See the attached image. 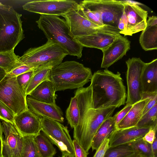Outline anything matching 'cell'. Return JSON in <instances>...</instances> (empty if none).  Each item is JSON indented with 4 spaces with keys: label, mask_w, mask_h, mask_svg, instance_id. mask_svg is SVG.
<instances>
[{
    "label": "cell",
    "mask_w": 157,
    "mask_h": 157,
    "mask_svg": "<svg viewBox=\"0 0 157 157\" xmlns=\"http://www.w3.org/2000/svg\"><path fill=\"white\" fill-rule=\"evenodd\" d=\"M90 81L92 108H119L126 103V87L119 72L99 70L94 73Z\"/></svg>",
    "instance_id": "cell-2"
},
{
    "label": "cell",
    "mask_w": 157,
    "mask_h": 157,
    "mask_svg": "<svg viewBox=\"0 0 157 157\" xmlns=\"http://www.w3.org/2000/svg\"><path fill=\"white\" fill-rule=\"evenodd\" d=\"M41 119L28 109L15 115L14 124L23 136H35L41 131Z\"/></svg>",
    "instance_id": "cell-15"
},
{
    "label": "cell",
    "mask_w": 157,
    "mask_h": 157,
    "mask_svg": "<svg viewBox=\"0 0 157 157\" xmlns=\"http://www.w3.org/2000/svg\"><path fill=\"white\" fill-rule=\"evenodd\" d=\"M34 71L27 72L16 76L17 82L25 95L26 89L34 73Z\"/></svg>",
    "instance_id": "cell-34"
},
{
    "label": "cell",
    "mask_w": 157,
    "mask_h": 157,
    "mask_svg": "<svg viewBox=\"0 0 157 157\" xmlns=\"http://www.w3.org/2000/svg\"><path fill=\"white\" fill-rule=\"evenodd\" d=\"M129 144L134 152L132 157H154L151 144L144 140L142 137L137 139Z\"/></svg>",
    "instance_id": "cell-27"
},
{
    "label": "cell",
    "mask_w": 157,
    "mask_h": 157,
    "mask_svg": "<svg viewBox=\"0 0 157 157\" xmlns=\"http://www.w3.org/2000/svg\"><path fill=\"white\" fill-rule=\"evenodd\" d=\"M116 129L114 116L106 120L99 127L92 139L91 144L92 151L97 150L104 140L109 138Z\"/></svg>",
    "instance_id": "cell-24"
},
{
    "label": "cell",
    "mask_w": 157,
    "mask_h": 157,
    "mask_svg": "<svg viewBox=\"0 0 157 157\" xmlns=\"http://www.w3.org/2000/svg\"><path fill=\"white\" fill-rule=\"evenodd\" d=\"M3 139V135L2 131V124L0 120V157H2V143Z\"/></svg>",
    "instance_id": "cell-42"
},
{
    "label": "cell",
    "mask_w": 157,
    "mask_h": 157,
    "mask_svg": "<svg viewBox=\"0 0 157 157\" xmlns=\"http://www.w3.org/2000/svg\"><path fill=\"white\" fill-rule=\"evenodd\" d=\"M15 114L6 105L0 100V120L14 124Z\"/></svg>",
    "instance_id": "cell-33"
},
{
    "label": "cell",
    "mask_w": 157,
    "mask_h": 157,
    "mask_svg": "<svg viewBox=\"0 0 157 157\" xmlns=\"http://www.w3.org/2000/svg\"><path fill=\"white\" fill-rule=\"evenodd\" d=\"M126 63L127 93L125 103L133 105L142 99L141 77L146 63L139 58L132 57L126 61Z\"/></svg>",
    "instance_id": "cell-11"
},
{
    "label": "cell",
    "mask_w": 157,
    "mask_h": 157,
    "mask_svg": "<svg viewBox=\"0 0 157 157\" xmlns=\"http://www.w3.org/2000/svg\"><path fill=\"white\" fill-rule=\"evenodd\" d=\"M92 75L90 68L76 61H68L51 69L49 80L56 92L83 87Z\"/></svg>",
    "instance_id": "cell-4"
},
{
    "label": "cell",
    "mask_w": 157,
    "mask_h": 157,
    "mask_svg": "<svg viewBox=\"0 0 157 157\" xmlns=\"http://www.w3.org/2000/svg\"><path fill=\"white\" fill-rule=\"evenodd\" d=\"M2 157H4V156H3H3H2Z\"/></svg>",
    "instance_id": "cell-45"
},
{
    "label": "cell",
    "mask_w": 157,
    "mask_h": 157,
    "mask_svg": "<svg viewBox=\"0 0 157 157\" xmlns=\"http://www.w3.org/2000/svg\"><path fill=\"white\" fill-rule=\"evenodd\" d=\"M21 16L12 6L0 4V52L14 50L25 38Z\"/></svg>",
    "instance_id": "cell-5"
},
{
    "label": "cell",
    "mask_w": 157,
    "mask_h": 157,
    "mask_svg": "<svg viewBox=\"0 0 157 157\" xmlns=\"http://www.w3.org/2000/svg\"><path fill=\"white\" fill-rule=\"evenodd\" d=\"M5 135L2 143V155L4 157H19L21 150L23 136L14 125L1 121Z\"/></svg>",
    "instance_id": "cell-14"
},
{
    "label": "cell",
    "mask_w": 157,
    "mask_h": 157,
    "mask_svg": "<svg viewBox=\"0 0 157 157\" xmlns=\"http://www.w3.org/2000/svg\"><path fill=\"white\" fill-rule=\"evenodd\" d=\"M139 42L143 49L146 51L157 49V23L147 20L146 26L142 31Z\"/></svg>",
    "instance_id": "cell-23"
},
{
    "label": "cell",
    "mask_w": 157,
    "mask_h": 157,
    "mask_svg": "<svg viewBox=\"0 0 157 157\" xmlns=\"http://www.w3.org/2000/svg\"><path fill=\"white\" fill-rule=\"evenodd\" d=\"M68 53L59 45L49 40L39 47L27 50L17 61V66L25 64L36 69L53 68L62 62Z\"/></svg>",
    "instance_id": "cell-6"
},
{
    "label": "cell",
    "mask_w": 157,
    "mask_h": 157,
    "mask_svg": "<svg viewBox=\"0 0 157 157\" xmlns=\"http://www.w3.org/2000/svg\"><path fill=\"white\" fill-rule=\"evenodd\" d=\"M133 105L126 104L124 107L120 111L117 112L114 116L116 126L126 116L132 106Z\"/></svg>",
    "instance_id": "cell-36"
},
{
    "label": "cell",
    "mask_w": 157,
    "mask_h": 157,
    "mask_svg": "<svg viewBox=\"0 0 157 157\" xmlns=\"http://www.w3.org/2000/svg\"><path fill=\"white\" fill-rule=\"evenodd\" d=\"M36 22L48 40L59 45L69 55L78 59L82 57L83 47L70 35L65 19L57 16L43 15Z\"/></svg>",
    "instance_id": "cell-3"
},
{
    "label": "cell",
    "mask_w": 157,
    "mask_h": 157,
    "mask_svg": "<svg viewBox=\"0 0 157 157\" xmlns=\"http://www.w3.org/2000/svg\"><path fill=\"white\" fill-rule=\"evenodd\" d=\"M19 157H41L34 136H23L22 145Z\"/></svg>",
    "instance_id": "cell-28"
},
{
    "label": "cell",
    "mask_w": 157,
    "mask_h": 157,
    "mask_svg": "<svg viewBox=\"0 0 157 157\" xmlns=\"http://www.w3.org/2000/svg\"><path fill=\"white\" fill-rule=\"evenodd\" d=\"M79 6L94 14L104 25L117 29L124 10L122 0H84L81 1Z\"/></svg>",
    "instance_id": "cell-7"
},
{
    "label": "cell",
    "mask_w": 157,
    "mask_h": 157,
    "mask_svg": "<svg viewBox=\"0 0 157 157\" xmlns=\"http://www.w3.org/2000/svg\"><path fill=\"white\" fill-rule=\"evenodd\" d=\"M52 68L43 67L36 69L34 71V73L28 86L25 92L27 96L37 86L44 81L49 80Z\"/></svg>",
    "instance_id": "cell-26"
},
{
    "label": "cell",
    "mask_w": 157,
    "mask_h": 157,
    "mask_svg": "<svg viewBox=\"0 0 157 157\" xmlns=\"http://www.w3.org/2000/svg\"><path fill=\"white\" fill-rule=\"evenodd\" d=\"M122 1L124 3V11L126 20L124 36H132L144 30L147 25V11L128 1Z\"/></svg>",
    "instance_id": "cell-13"
},
{
    "label": "cell",
    "mask_w": 157,
    "mask_h": 157,
    "mask_svg": "<svg viewBox=\"0 0 157 157\" xmlns=\"http://www.w3.org/2000/svg\"><path fill=\"white\" fill-rule=\"evenodd\" d=\"M7 72L3 68L0 67V82L6 76Z\"/></svg>",
    "instance_id": "cell-44"
},
{
    "label": "cell",
    "mask_w": 157,
    "mask_h": 157,
    "mask_svg": "<svg viewBox=\"0 0 157 157\" xmlns=\"http://www.w3.org/2000/svg\"><path fill=\"white\" fill-rule=\"evenodd\" d=\"M151 97L147 98L133 105L126 116L116 126V129L136 126L142 116L144 108Z\"/></svg>",
    "instance_id": "cell-21"
},
{
    "label": "cell",
    "mask_w": 157,
    "mask_h": 157,
    "mask_svg": "<svg viewBox=\"0 0 157 157\" xmlns=\"http://www.w3.org/2000/svg\"><path fill=\"white\" fill-rule=\"evenodd\" d=\"M126 28V20L125 13L124 12L120 19L117 25V28L120 31V34L124 35Z\"/></svg>",
    "instance_id": "cell-40"
},
{
    "label": "cell",
    "mask_w": 157,
    "mask_h": 157,
    "mask_svg": "<svg viewBox=\"0 0 157 157\" xmlns=\"http://www.w3.org/2000/svg\"><path fill=\"white\" fill-rule=\"evenodd\" d=\"M150 128H140L136 126L114 131L109 137V147L129 143L143 137Z\"/></svg>",
    "instance_id": "cell-19"
},
{
    "label": "cell",
    "mask_w": 157,
    "mask_h": 157,
    "mask_svg": "<svg viewBox=\"0 0 157 157\" xmlns=\"http://www.w3.org/2000/svg\"><path fill=\"white\" fill-rule=\"evenodd\" d=\"M157 129L150 128L146 134L142 137L143 140L151 144L154 141L156 135Z\"/></svg>",
    "instance_id": "cell-39"
},
{
    "label": "cell",
    "mask_w": 157,
    "mask_h": 157,
    "mask_svg": "<svg viewBox=\"0 0 157 157\" xmlns=\"http://www.w3.org/2000/svg\"><path fill=\"white\" fill-rule=\"evenodd\" d=\"M117 35L99 31L74 39L83 47L96 48L102 51L113 42Z\"/></svg>",
    "instance_id": "cell-20"
},
{
    "label": "cell",
    "mask_w": 157,
    "mask_h": 157,
    "mask_svg": "<svg viewBox=\"0 0 157 157\" xmlns=\"http://www.w3.org/2000/svg\"><path fill=\"white\" fill-rule=\"evenodd\" d=\"M26 101L28 108L40 117L61 123L63 121L62 111L56 103L50 104L40 102L28 96H26Z\"/></svg>",
    "instance_id": "cell-17"
},
{
    "label": "cell",
    "mask_w": 157,
    "mask_h": 157,
    "mask_svg": "<svg viewBox=\"0 0 157 157\" xmlns=\"http://www.w3.org/2000/svg\"><path fill=\"white\" fill-rule=\"evenodd\" d=\"M41 130L62 152L61 157H75L73 140L67 127L60 122L41 117Z\"/></svg>",
    "instance_id": "cell-8"
},
{
    "label": "cell",
    "mask_w": 157,
    "mask_h": 157,
    "mask_svg": "<svg viewBox=\"0 0 157 157\" xmlns=\"http://www.w3.org/2000/svg\"><path fill=\"white\" fill-rule=\"evenodd\" d=\"M78 9L62 16L67 23L70 35L73 38L88 36L99 31L120 34V31L117 28L108 26H99L91 22L80 13Z\"/></svg>",
    "instance_id": "cell-9"
},
{
    "label": "cell",
    "mask_w": 157,
    "mask_h": 157,
    "mask_svg": "<svg viewBox=\"0 0 157 157\" xmlns=\"http://www.w3.org/2000/svg\"><path fill=\"white\" fill-rule=\"evenodd\" d=\"M143 100L157 94V59L146 63L141 77Z\"/></svg>",
    "instance_id": "cell-18"
},
{
    "label": "cell",
    "mask_w": 157,
    "mask_h": 157,
    "mask_svg": "<svg viewBox=\"0 0 157 157\" xmlns=\"http://www.w3.org/2000/svg\"><path fill=\"white\" fill-rule=\"evenodd\" d=\"M136 126L157 129V103L142 116Z\"/></svg>",
    "instance_id": "cell-29"
},
{
    "label": "cell",
    "mask_w": 157,
    "mask_h": 157,
    "mask_svg": "<svg viewBox=\"0 0 157 157\" xmlns=\"http://www.w3.org/2000/svg\"><path fill=\"white\" fill-rule=\"evenodd\" d=\"M109 138L105 139L96 150V152L93 157H104L109 147Z\"/></svg>",
    "instance_id": "cell-37"
},
{
    "label": "cell",
    "mask_w": 157,
    "mask_h": 157,
    "mask_svg": "<svg viewBox=\"0 0 157 157\" xmlns=\"http://www.w3.org/2000/svg\"><path fill=\"white\" fill-rule=\"evenodd\" d=\"M73 143L75 157H87L89 153L85 151L77 140L74 139Z\"/></svg>",
    "instance_id": "cell-38"
},
{
    "label": "cell",
    "mask_w": 157,
    "mask_h": 157,
    "mask_svg": "<svg viewBox=\"0 0 157 157\" xmlns=\"http://www.w3.org/2000/svg\"><path fill=\"white\" fill-rule=\"evenodd\" d=\"M133 150L129 143L109 147L104 157H132Z\"/></svg>",
    "instance_id": "cell-32"
},
{
    "label": "cell",
    "mask_w": 157,
    "mask_h": 157,
    "mask_svg": "<svg viewBox=\"0 0 157 157\" xmlns=\"http://www.w3.org/2000/svg\"><path fill=\"white\" fill-rule=\"evenodd\" d=\"M79 111L77 125L74 128L73 137L89 153L96 132L107 119L112 117L115 107L95 109L91 108V90L89 88L78 89L75 93Z\"/></svg>",
    "instance_id": "cell-1"
},
{
    "label": "cell",
    "mask_w": 157,
    "mask_h": 157,
    "mask_svg": "<svg viewBox=\"0 0 157 157\" xmlns=\"http://www.w3.org/2000/svg\"><path fill=\"white\" fill-rule=\"evenodd\" d=\"M152 151L154 157H157V135L154 140L151 144Z\"/></svg>",
    "instance_id": "cell-43"
},
{
    "label": "cell",
    "mask_w": 157,
    "mask_h": 157,
    "mask_svg": "<svg viewBox=\"0 0 157 157\" xmlns=\"http://www.w3.org/2000/svg\"><path fill=\"white\" fill-rule=\"evenodd\" d=\"M34 138L41 157H54L56 149L44 132L41 131Z\"/></svg>",
    "instance_id": "cell-25"
},
{
    "label": "cell",
    "mask_w": 157,
    "mask_h": 157,
    "mask_svg": "<svg viewBox=\"0 0 157 157\" xmlns=\"http://www.w3.org/2000/svg\"><path fill=\"white\" fill-rule=\"evenodd\" d=\"M79 4L73 0H34L23 5L24 10L45 15L62 16L67 13L78 8Z\"/></svg>",
    "instance_id": "cell-12"
},
{
    "label": "cell",
    "mask_w": 157,
    "mask_h": 157,
    "mask_svg": "<svg viewBox=\"0 0 157 157\" xmlns=\"http://www.w3.org/2000/svg\"><path fill=\"white\" fill-rule=\"evenodd\" d=\"M35 70L36 69L28 65H20L7 73L6 76L12 77H16L27 72Z\"/></svg>",
    "instance_id": "cell-35"
},
{
    "label": "cell",
    "mask_w": 157,
    "mask_h": 157,
    "mask_svg": "<svg viewBox=\"0 0 157 157\" xmlns=\"http://www.w3.org/2000/svg\"><path fill=\"white\" fill-rule=\"evenodd\" d=\"M157 102V94L151 97L149 101L145 106L143 112V115L146 113L151 109L156 103Z\"/></svg>",
    "instance_id": "cell-41"
},
{
    "label": "cell",
    "mask_w": 157,
    "mask_h": 157,
    "mask_svg": "<svg viewBox=\"0 0 157 157\" xmlns=\"http://www.w3.org/2000/svg\"><path fill=\"white\" fill-rule=\"evenodd\" d=\"M56 92L53 84L48 80L39 84L28 96L40 102L54 104L57 96Z\"/></svg>",
    "instance_id": "cell-22"
},
{
    "label": "cell",
    "mask_w": 157,
    "mask_h": 157,
    "mask_svg": "<svg viewBox=\"0 0 157 157\" xmlns=\"http://www.w3.org/2000/svg\"><path fill=\"white\" fill-rule=\"evenodd\" d=\"M0 100L9 107L15 115L29 109L26 96L18 85L16 77L6 76L0 82Z\"/></svg>",
    "instance_id": "cell-10"
},
{
    "label": "cell",
    "mask_w": 157,
    "mask_h": 157,
    "mask_svg": "<svg viewBox=\"0 0 157 157\" xmlns=\"http://www.w3.org/2000/svg\"><path fill=\"white\" fill-rule=\"evenodd\" d=\"M19 56L16 55L14 50L0 52V67L4 69L7 73L17 66V61Z\"/></svg>",
    "instance_id": "cell-31"
},
{
    "label": "cell",
    "mask_w": 157,
    "mask_h": 157,
    "mask_svg": "<svg viewBox=\"0 0 157 157\" xmlns=\"http://www.w3.org/2000/svg\"><path fill=\"white\" fill-rule=\"evenodd\" d=\"M79 111L77 98L75 95L71 98L69 105L66 112V117L72 128L78 124L79 119Z\"/></svg>",
    "instance_id": "cell-30"
},
{
    "label": "cell",
    "mask_w": 157,
    "mask_h": 157,
    "mask_svg": "<svg viewBox=\"0 0 157 157\" xmlns=\"http://www.w3.org/2000/svg\"><path fill=\"white\" fill-rule=\"evenodd\" d=\"M1 3L0 2V4Z\"/></svg>",
    "instance_id": "cell-46"
},
{
    "label": "cell",
    "mask_w": 157,
    "mask_h": 157,
    "mask_svg": "<svg viewBox=\"0 0 157 157\" xmlns=\"http://www.w3.org/2000/svg\"><path fill=\"white\" fill-rule=\"evenodd\" d=\"M130 48V41L120 34L117 35L113 42L102 51L103 57L101 68L107 69L125 55Z\"/></svg>",
    "instance_id": "cell-16"
}]
</instances>
